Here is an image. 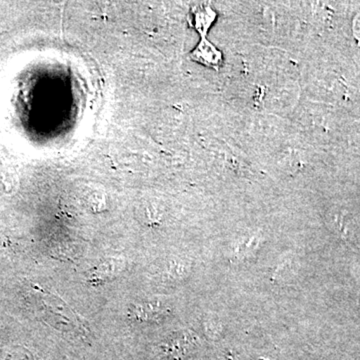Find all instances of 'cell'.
Wrapping results in <instances>:
<instances>
[{
	"instance_id": "cell-2",
	"label": "cell",
	"mask_w": 360,
	"mask_h": 360,
	"mask_svg": "<svg viewBox=\"0 0 360 360\" xmlns=\"http://www.w3.org/2000/svg\"><path fill=\"white\" fill-rule=\"evenodd\" d=\"M217 18V13L210 7H200L194 13V26L200 32L201 37H205L210 25Z\"/></svg>"
},
{
	"instance_id": "cell-1",
	"label": "cell",
	"mask_w": 360,
	"mask_h": 360,
	"mask_svg": "<svg viewBox=\"0 0 360 360\" xmlns=\"http://www.w3.org/2000/svg\"><path fill=\"white\" fill-rule=\"evenodd\" d=\"M191 58L194 61H198L201 65L214 68V70H219L222 65L221 52L205 37L201 39L198 46L191 54Z\"/></svg>"
}]
</instances>
